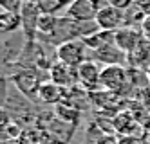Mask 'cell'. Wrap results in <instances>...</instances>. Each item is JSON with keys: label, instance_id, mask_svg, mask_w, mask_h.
Returning <instances> with one entry per match:
<instances>
[{"label": "cell", "instance_id": "1", "mask_svg": "<svg viewBox=\"0 0 150 144\" xmlns=\"http://www.w3.org/2000/svg\"><path fill=\"white\" fill-rule=\"evenodd\" d=\"M11 81L16 86V90L22 94L24 97H27L29 101H38V94H40V86L45 79L42 77L40 70L36 69H20L18 72H15L11 76Z\"/></svg>", "mask_w": 150, "mask_h": 144}, {"label": "cell", "instance_id": "2", "mask_svg": "<svg viewBox=\"0 0 150 144\" xmlns=\"http://www.w3.org/2000/svg\"><path fill=\"white\" fill-rule=\"evenodd\" d=\"M105 4V0H72L65 7L63 15L81 24H94L96 16Z\"/></svg>", "mask_w": 150, "mask_h": 144}, {"label": "cell", "instance_id": "3", "mask_svg": "<svg viewBox=\"0 0 150 144\" xmlns=\"http://www.w3.org/2000/svg\"><path fill=\"white\" fill-rule=\"evenodd\" d=\"M87 51L89 49L83 40H69L56 47L54 58H56V61H62L65 65L78 69L83 61H87Z\"/></svg>", "mask_w": 150, "mask_h": 144}, {"label": "cell", "instance_id": "4", "mask_svg": "<svg viewBox=\"0 0 150 144\" xmlns=\"http://www.w3.org/2000/svg\"><path fill=\"white\" fill-rule=\"evenodd\" d=\"M94 24L101 31L116 32V31H120L121 27H125L128 24V15H127V11H121L117 7H112L109 4H105L101 7V11L98 13V16H96Z\"/></svg>", "mask_w": 150, "mask_h": 144}, {"label": "cell", "instance_id": "5", "mask_svg": "<svg viewBox=\"0 0 150 144\" xmlns=\"http://www.w3.org/2000/svg\"><path fill=\"white\" fill-rule=\"evenodd\" d=\"M78 85L87 92L101 90V67L94 60H87L78 67Z\"/></svg>", "mask_w": 150, "mask_h": 144}, {"label": "cell", "instance_id": "6", "mask_svg": "<svg viewBox=\"0 0 150 144\" xmlns=\"http://www.w3.org/2000/svg\"><path fill=\"white\" fill-rule=\"evenodd\" d=\"M44 15L38 4L33 2H24L20 9V18H22V32L27 41H36L38 38V22L40 16Z\"/></svg>", "mask_w": 150, "mask_h": 144}, {"label": "cell", "instance_id": "7", "mask_svg": "<svg viewBox=\"0 0 150 144\" xmlns=\"http://www.w3.org/2000/svg\"><path fill=\"white\" fill-rule=\"evenodd\" d=\"M127 85V70L123 65H107L101 69V88L107 92H117Z\"/></svg>", "mask_w": 150, "mask_h": 144}, {"label": "cell", "instance_id": "8", "mask_svg": "<svg viewBox=\"0 0 150 144\" xmlns=\"http://www.w3.org/2000/svg\"><path fill=\"white\" fill-rule=\"evenodd\" d=\"M49 79L60 85L62 88H65V90H71L78 85V69L62 61H54V65L49 70Z\"/></svg>", "mask_w": 150, "mask_h": 144}, {"label": "cell", "instance_id": "9", "mask_svg": "<svg viewBox=\"0 0 150 144\" xmlns=\"http://www.w3.org/2000/svg\"><path fill=\"white\" fill-rule=\"evenodd\" d=\"M145 34L141 31H137V29H134L130 25H125L120 31L114 32V43H116V47H120L128 56V54H132L139 45H141V38Z\"/></svg>", "mask_w": 150, "mask_h": 144}, {"label": "cell", "instance_id": "10", "mask_svg": "<svg viewBox=\"0 0 150 144\" xmlns=\"http://www.w3.org/2000/svg\"><path fill=\"white\" fill-rule=\"evenodd\" d=\"M67 90L62 88L60 85H56L54 81H51L49 77L42 83L40 86V94H38V101L45 103V105H60L65 101Z\"/></svg>", "mask_w": 150, "mask_h": 144}, {"label": "cell", "instance_id": "11", "mask_svg": "<svg viewBox=\"0 0 150 144\" xmlns=\"http://www.w3.org/2000/svg\"><path fill=\"white\" fill-rule=\"evenodd\" d=\"M92 58L96 63H103V67H107V65H123L127 54L120 47H116V43H112L101 51L92 52Z\"/></svg>", "mask_w": 150, "mask_h": 144}, {"label": "cell", "instance_id": "12", "mask_svg": "<svg viewBox=\"0 0 150 144\" xmlns=\"http://www.w3.org/2000/svg\"><path fill=\"white\" fill-rule=\"evenodd\" d=\"M85 45L91 52H96V51H101L105 47H109L114 43V32H109V31H101V29H96L94 32H91L89 36L83 38Z\"/></svg>", "mask_w": 150, "mask_h": 144}, {"label": "cell", "instance_id": "13", "mask_svg": "<svg viewBox=\"0 0 150 144\" xmlns=\"http://www.w3.org/2000/svg\"><path fill=\"white\" fill-rule=\"evenodd\" d=\"M0 29H2V32L22 31V18H20V13H13V11L2 9V13H0Z\"/></svg>", "mask_w": 150, "mask_h": 144}, {"label": "cell", "instance_id": "14", "mask_svg": "<svg viewBox=\"0 0 150 144\" xmlns=\"http://www.w3.org/2000/svg\"><path fill=\"white\" fill-rule=\"evenodd\" d=\"M38 6H40V9H42L44 15H58L60 9L67 7L65 0H40Z\"/></svg>", "mask_w": 150, "mask_h": 144}, {"label": "cell", "instance_id": "15", "mask_svg": "<svg viewBox=\"0 0 150 144\" xmlns=\"http://www.w3.org/2000/svg\"><path fill=\"white\" fill-rule=\"evenodd\" d=\"M132 9L136 11V15H139L143 20L150 16V0H136Z\"/></svg>", "mask_w": 150, "mask_h": 144}, {"label": "cell", "instance_id": "16", "mask_svg": "<svg viewBox=\"0 0 150 144\" xmlns=\"http://www.w3.org/2000/svg\"><path fill=\"white\" fill-rule=\"evenodd\" d=\"M2 9L6 11H13V13H20V9L24 6V0H0Z\"/></svg>", "mask_w": 150, "mask_h": 144}, {"label": "cell", "instance_id": "17", "mask_svg": "<svg viewBox=\"0 0 150 144\" xmlns=\"http://www.w3.org/2000/svg\"><path fill=\"white\" fill-rule=\"evenodd\" d=\"M105 2L109 6H112V7L121 9V11H128V9H132L136 0H105Z\"/></svg>", "mask_w": 150, "mask_h": 144}, {"label": "cell", "instance_id": "18", "mask_svg": "<svg viewBox=\"0 0 150 144\" xmlns=\"http://www.w3.org/2000/svg\"><path fill=\"white\" fill-rule=\"evenodd\" d=\"M117 144H145L143 139H139V137H134V135H128V137H123L120 139V142Z\"/></svg>", "mask_w": 150, "mask_h": 144}, {"label": "cell", "instance_id": "19", "mask_svg": "<svg viewBox=\"0 0 150 144\" xmlns=\"http://www.w3.org/2000/svg\"><path fill=\"white\" fill-rule=\"evenodd\" d=\"M143 34L146 38H150V16L146 20H143Z\"/></svg>", "mask_w": 150, "mask_h": 144}, {"label": "cell", "instance_id": "20", "mask_svg": "<svg viewBox=\"0 0 150 144\" xmlns=\"http://www.w3.org/2000/svg\"><path fill=\"white\" fill-rule=\"evenodd\" d=\"M24 2H33V4H38L40 0H24Z\"/></svg>", "mask_w": 150, "mask_h": 144}, {"label": "cell", "instance_id": "21", "mask_svg": "<svg viewBox=\"0 0 150 144\" xmlns=\"http://www.w3.org/2000/svg\"><path fill=\"white\" fill-rule=\"evenodd\" d=\"M146 76H148V79H150V65H148V69H146Z\"/></svg>", "mask_w": 150, "mask_h": 144}, {"label": "cell", "instance_id": "22", "mask_svg": "<svg viewBox=\"0 0 150 144\" xmlns=\"http://www.w3.org/2000/svg\"><path fill=\"white\" fill-rule=\"evenodd\" d=\"M71 2H72V0H65V4H67V6H69V4H71Z\"/></svg>", "mask_w": 150, "mask_h": 144}]
</instances>
